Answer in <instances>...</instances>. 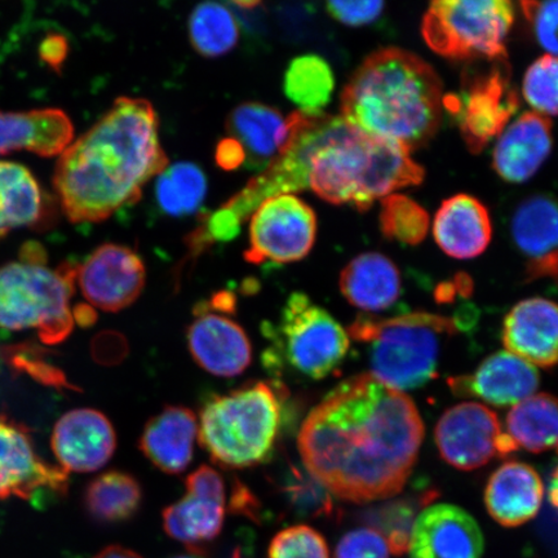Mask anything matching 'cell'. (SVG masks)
<instances>
[{
    "label": "cell",
    "instance_id": "10",
    "mask_svg": "<svg viewBox=\"0 0 558 558\" xmlns=\"http://www.w3.org/2000/svg\"><path fill=\"white\" fill-rule=\"evenodd\" d=\"M486 72L465 75L459 95L445 97V108L456 116L469 149L478 155L498 138L520 109L507 61H494Z\"/></svg>",
    "mask_w": 558,
    "mask_h": 558
},
{
    "label": "cell",
    "instance_id": "17",
    "mask_svg": "<svg viewBox=\"0 0 558 558\" xmlns=\"http://www.w3.org/2000/svg\"><path fill=\"white\" fill-rule=\"evenodd\" d=\"M52 451L62 470L88 473L114 456L117 435L107 415L95 409H75L54 424Z\"/></svg>",
    "mask_w": 558,
    "mask_h": 558
},
{
    "label": "cell",
    "instance_id": "48",
    "mask_svg": "<svg viewBox=\"0 0 558 558\" xmlns=\"http://www.w3.org/2000/svg\"><path fill=\"white\" fill-rule=\"evenodd\" d=\"M549 501L550 505L558 509V465L553 474V480H550Z\"/></svg>",
    "mask_w": 558,
    "mask_h": 558
},
{
    "label": "cell",
    "instance_id": "4",
    "mask_svg": "<svg viewBox=\"0 0 558 558\" xmlns=\"http://www.w3.org/2000/svg\"><path fill=\"white\" fill-rule=\"evenodd\" d=\"M310 190L329 204L366 211L376 201L423 183V167L399 144L353 128L341 117L313 114Z\"/></svg>",
    "mask_w": 558,
    "mask_h": 558
},
{
    "label": "cell",
    "instance_id": "40",
    "mask_svg": "<svg viewBox=\"0 0 558 558\" xmlns=\"http://www.w3.org/2000/svg\"><path fill=\"white\" fill-rule=\"evenodd\" d=\"M523 16H525L536 44L547 54L558 58V0L548 2H522Z\"/></svg>",
    "mask_w": 558,
    "mask_h": 558
},
{
    "label": "cell",
    "instance_id": "2",
    "mask_svg": "<svg viewBox=\"0 0 558 558\" xmlns=\"http://www.w3.org/2000/svg\"><path fill=\"white\" fill-rule=\"evenodd\" d=\"M155 108L120 97L99 122L59 157L53 186L69 221L99 222L142 197L169 167Z\"/></svg>",
    "mask_w": 558,
    "mask_h": 558
},
{
    "label": "cell",
    "instance_id": "29",
    "mask_svg": "<svg viewBox=\"0 0 558 558\" xmlns=\"http://www.w3.org/2000/svg\"><path fill=\"white\" fill-rule=\"evenodd\" d=\"M143 504V488L132 474L109 471L87 485L83 505L90 519L101 525H117L135 518Z\"/></svg>",
    "mask_w": 558,
    "mask_h": 558
},
{
    "label": "cell",
    "instance_id": "30",
    "mask_svg": "<svg viewBox=\"0 0 558 558\" xmlns=\"http://www.w3.org/2000/svg\"><path fill=\"white\" fill-rule=\"evenodd\" d=\"M226 519V501L185 494L163 509L167 535L191 548L218 538Z\"/></svg>",
    "mask_w": 558,
    "mask_h": 558
},
{
    "label": "cell",
    "instance_id": "33",
    "mask_svg": "<svg viewBox=\"0 0 558 558\" xmlns=\"http://www.w3.org/2000/svg\"><path fill=\"white\" fill-rule=\"evenodd\" d=\"M190 38L194 50L205 58H220L239 44L240 26L228 7L201 3L190 17Z\"/></svg>",
    "mask_w": 558,
    "mask_h": 558
},
{
    "label": "cell",
    "instance_id": "23",
    "mask_svg": "<svg viewBox=\"0 0 558 558\" xmlns=\"http://www.w3.org/2000/svg\"><path fill=\"white\" fill-rule=\"evenodd\" d=\"M432 229L438 247L458 260L484 254L493 239L490 214L483 202L469 194L444 201Z\"/></svg>",
    "mask_w": 558,
    "mask_h": 558
},
{
    "label": "cell",
    "instance_id": "3",
    "mask_svg": "<svg viewBox=\"0 0 558 558\" xmlns=\"http://www.w3.org/2000/svg\"><path fill=\"white\" fill-rule=\"evenodd\" d=\"M442 82L415 53L397 47L367 56L341 94V118L366 134L410 153L427 145L441 125Z\"/></svg>",
    "mask_w": 558,
    "mask_h": 558
},
{
    "label": "cell",
    "instance_id": "35",
    "mask_svg": "<svg viewBox=\"0 0 558 558\" xmlns=\"http://www.w3.org/2000/svg\"><path fill=\"white\" fill-rule=\"evenodd\" d=\"M380 202V229L386 239L409 246H415L427 239L430 228L429 215L416 201L393 193Z\"/></svg>",
    "mask_w": 558,
    "mask_h": 558
},
{
    "label": "cell",
    "instance_id": "6",
    "mask_svg": "<svg viewBox=\"0 0 558 558\" xmlns=\"http://www.w3.org/2000/svg\"><path fill=\"white\" fill-rule=\"evenodd\" d=\"M76 268L62 264L52 269L40 244H25L17 260L0 267V329L37 330L47 344L64 341L75 323L70 300Z\"/></svg>",
    "mask_w": 558,
    "mask_h": 558
},
{
    "label": "cell",
    "instance_id": "39",
    "mask_svg": "<svg viewBox=\"0 0 558 558\" xmlns=\"http://www.w3.org/2000/svg\"><path fill=\"white\" fill-rule=\"evenodd\" d=\"M416 506L407 500L397 501V504L384 507L374 513L376 526H380L378 532L386 536L390 553L401 556L409 549L410 536L413 532Z\"/></svg>",
    "mask_w": 558,
    "mask_h": 558
},
{
    "label": "cell",
    "instance_id": "43",
    "mask_svg": "<svg viewBox=\"0 0 558 558\" xmlns=\"http://www.w3.org/2000/svg\"><path fill=\"white\" fill-rule=\"evenodd\" d=\"M186 494L226 501V483L213 466L202 465L185 480Z\"/></svg>",
    "mask_w": 558,
    "mask_h": 558
},
{
    "label": "cell",
    "instance_id": "36",
    "mask_svg": "<svg viewBox=\"0 0 558 558\" xmlns=\"http://www.w3.org/2000/svg\"><path fill=\"white\" fill-rule=\"evenodd\" d=\"M290 511L300 519L329 518L332 513L331 494L308 471L290 466L281 485Z\"/></svg>",
    "mask_w": 558,
    "mask_h": 558
},
{
    "label": "cell",
    "instance_id": "1",
    "mask_svg": "<svg viewBox=\"0 0 558 558\" xmlns=\"http://www.w3.org/2000/svg\"><path fill=\"white\" fill-rule=\"evenodd\" d=\"M423 438L414 401L361 374L312 409L300 428L299 450L305 470L330 494L362 505L403 490Z\"/></svg>",
    "mask_w": 558,
    "mask_h": 558
},
{
    "label": "cell",
    "instance_id": "46",
    "mask_svg": "<svg viewBox=\"0 0 558 558\" xmlns=\"http://www.w3.org/2000/svg\"><path fill=\"white\" fill-rule=\"evenodd\" d=\"M94 558H144L129 548L109 546L100 550Z\"/></svg>",
    "mask_w": 558,
    "mask_h": 558
},
{
    "label": "cell",
    "instance_id": "37",
    "mask_svg": "<svg viewBox=\"0 0 558 558\" xmlns=\"http://www.w3.org/2000/svg\"><path fill=\"white\" fill-rule=\"evenodd\" d=\"M523 99L534 113L543 117L558 116V58L544 54L526 70L522 80Z\"/></svg>",
    "mask_w": 558,
    "mask_h": 558
},
{
    "label": "cell",
    "instance_id": "26",
    "mask_svg": "<svg viewBox=\"0 0 558 558\" xmlns=\"http://www.w3.org/2000/svg\"><path fill=\"white\" fill-rule=\"evenodd\" d=\"M340 291L354 308L365 312L389 310L401 296L400 269L386 255L361 254L341 271Z\"/></svg>",
    "mask_w": 558,
    "mask_h": 558
},
{
    "label": "cell",
    "instance_id": "50",
    "mask_svg": "<svg viewBox=\"0 0 558 558\" xmlns=\"http://www.w3.org/2000/svg\"><path fill=\"white\" fill-rule=\"evenodd\" d=\"M232 558H241V554H240L239 549L234 550V554H233Z\"/></svg>",
    "mask_w": 558,
    "mask_h": 558
},
{
    "label": "cell",
    "instance_id": "25",
    "mask_svg": "<svg viewBox=\"0 0 558 558\" xmlns=\"http://www.w3.org/2000/svg\"><path fill=\"white\" fill-rule=\"evenodd\" d=\"M543 495V481L533 466L508 462L488 478L485 505L499 525L518 527L538 514Z\"/></svg>",
    "mask_w": 558,
    "mask_h": 558
},
{
    "label": "cell",
    "instance_id": "14",
    "mask_svg": "<svg viewBox=\"0 0 558 558\" xmlns=\"http://www.w3.org/2000/svg\"><path fill=\"white\" fill-rule=\"evenodd\" d=\"M66 490L68 472L38 457L23 425L0 416V499L32 501L40 493Z\"/></svg>",
    "mask_w": 558,
    "mask_h": 558
},
{
    "label": "cell",
    "instance_id": "31",
    "mask_svg": "<svg viewBox=\"0 0 558 558\" xmlns=\"http://www.w3.org/2000/svg\"><path fill=\"white\" fill-rule=\"evenodd\" d=\"M508 436L518 448L539 453L558 448V399L539 393L514 404L507 416Z\"/></svg>",
    "mask_w": 558,
    "mask_h": 558
},
{
    "label": "cell",
    "instance_id": "42",
    "mask_svg": "<svg viewBox=\"0 0 558 558\" xmlns=\"http://www.w3.org/2000/svg\"><path fill=\"white\" fill-rule=\"evenodd\" d=\"M327 12L339 23L348 26H365L374 23L383 13V2H329Z\"/></svg>",
    "mask_w": 558,
    "mask_h": 558
},
{
    "label": "cell",
    "instance_id": "20",
    "mask_svg": "<svg viewBox=\"0 0 558 558\" xmlns=\"http://www.w3.org/2000/svg\"><path fill=\"white\" fill-rule=\"evenodd\" d=\"M553 148V123L546 117L527 111L514 118L497 138L493 169L507 183H526L542 169Z\"/></svg>",
    "mask_w": 558,
    "mask_h": 558
},
{
    "label": "cell",
    "instance_id": "24",
    "mask_svg": "<svg viewBox=\"0 0 558 558\" xmlns=\"http://www.w3.org/2000/svg\"><path fill=\"white\" fill-rule=\"evenodd\" d=\"M197 436L198 421L191 409L167 407L145 424L138 448L159 471L180 474L192 463Z\"/></svg>",
    "mask_w": 558,
    "mask_h": 558
},
{
    "label": "cell",
    "instance_id": "9",
    "mask_svg": "<svg viewBox=\"0 0 558 558\" xmlns=\"http://www.w3.org/2000/svg\"><path fill=\"white\" fill-rule=\"evenodd\" d=\"M513 21L508 0H436L425 12L422 34L430 50L446 59L507 61Z\"/></svg>",
    "mask_w": 558,
    "mask_h": 558
},
{
    "label": "cell",
    "instance_id": "32",
    "mask_svg": "<svg viewBox=\"0 0 558 558\" xmlns=\"http://www.w3.org/2000/svg\"><path fill=\"white\" fill-rule=\"evenodd\" d=\"M335 78L331 66L316 54H304L290 62L284 75V94L305 113H324L331 101Z\"/></svg>",
    "mask_w": 558,
    "mask_h": 558
},
{
    "label": "cell",
    "instance_id": "45",
    "mask_svg": "<svg viewBox=\"0 0 558 558\" xmlns=\"http://www.w3.org/2000/svg\"><path fill=\"white\" fill-rule=\"evenodd\" d=\"M232 509L235 513L247 515L250 519L257 518L259 501L255 495L251 494L250 488L243 484L235 483L232 493Z\"/></svg>",
    "mask_w": 558,
    "mask_h": 558
},
{
    "label": "cell",
    "instance_id": "19",
    "mask_svg": "<svg viewBox=\"0 0 558 558\" xmlns=\"http://www.w3.org/2000/svg\"><path fill=\"white\" fill-rule=\"evenodd\" d=\"M539 383L538 369L518 355L501 351L488 355L472 375L449 379V387L458 397H473L505 408L529 399Z\"/></svg>",
    "mask_w": 558,
    "mask_h": 558
},
{
    "label": "cell",
    "instance_id": "12",
    "mask_svg": "<svg viewBox=\"0 0 558 558\" xmlns=\"http://www.w3.org/2000/svg\"><path fill=\"white\" fill-rule=\"evenodd\" d=\"M435 439L445 462L462 471L481 469L494 458L508 457L519 449L501 430L498 415L474 402L445 411L436 425Z\"/></svg>",
    "mask_w": 558,
    "mask_h": 558
},
{
    "label": "cell",
    "instance_id": "44",
    "mask_svg": "<svg viewBox=\"0 0 558 558\" xmlns=\"http://www.w3.org/2000/svg\"><path fill=\"white\" fill-rule=\"evenodd\" d=\"M216 162L225 170L239 169L246 162V153H244L241 144L233 137L221 140L216 149Z\"/></svg>",
    "mask_w": 558,
    "mask_h": 558
},
{
    "label": "cell",
    "instance_id": "21",
    "mask_svg": "<svg viewBox=\"0 0 558 558\" xmlns=\"http://www.w3.org/2000/svg\"><path fill=\"white\" fill-rule=\"evenodd\" d=\"M501 340L509 353L530 365H558V304L543 298L522 300L507 314Z\"/></svg>",
    "mask_w": 558,
    "mask_h": 558
},
{
    "label": "cell",
    "instance_id": "8",
    "mask_svg": "<svg viewBox=\"0 0 558 558\" xmlns=\"http://www.w3.org/2000/svg\"><path fill=\"white\" fill-rule=\"evenodd\" d=\"M267 332L274 343L268 351L269 367L288 366L311 380H323L337 372L351 348L338 320L303 292L289 298L278 325H269Z\"/></svg>",
    "mask_w": 558,
    "mask_h": 558
},
{
    "label": "cell",
    "instance_id": "47",
    "mask_svg": "<svg viewBox=\"0 0 558 558\" xmlns=\"http://www.w3.org/2000/svg\"><path fill=\"white\" fill-rule=\"evenodd\" d=\"M74 320H78L82 326H90L95 324L97 318L95 310L88 305H76L74 310Z\"/></svg>",
    "mask_w": 558,
    "mask_h": 558
},
{
    "label": "cell",
    "instance_id": "38",
    "mask_svg": "<svg viewBox=\"0 0 558 558\" xmlns=\"http://www.w3.org/2000/svg\"><path fill=\"white\" fill-rule=\"evenodd\" d=\"M269 558H330L323 535L306 525L279 532L269 546Z\"/></svg>",
    "mask_w": 558,
    "mask_h": 558
},
{
    "label": "cell",
    "instance_id": "16",
    "mask_svg": "<svg viewBox=\"0 0 558 558\" xmlns=\"http://www.w3.org/2000/svg\"><path fill=\"white\" fill-rule=\"evenodd\" d=\"M509 230L525 265L526 281H558V198L530 195L514 209Z\"/></svg>",
    "mask_w": 558,
    "mask_h": 558
},
{
    "label": "cell",
    "instance_id": "7",
    "mask_svg": "<svg viewBox=\"0 0 558 558\" xmlns=\"http://www.w3.org/2000/svg\"><path fill=\"white\" fill-rule=\"evenodd\" d=\"M281 418L276 390L268 383H248L205 402L198 425L201 444L215 464L250 469L274 452Z\"/></svg>",
    "mask_w": 558,
    "mask_h": 558
},
{
    "label": "cell",
    "instance_id": "34",
    "mask_svg": "<svg viewBox=\"0 0 558 558\" xmlns=\"http://www.w3.org/2000/svg\"><path fill=\"white\" fill-rule=\"evenodd\" d=\"M207 193L204 171L190 162L167 167L157 180V201L170 216H183L197 211Z\"/></svg>",
    "mask_w": 558,
    "mask_h": 558
},
{
    "label": "cell",
    "instance_id": "49",
    "mask_svg": "<svg viewBox=\"0 0 558 558\" xmlns=\"http://www.w3.org/2000/svg\"><path fill=\"white\" fill-rule=\"evenodd\" d=\"M173 558H201V557H198L197 553H195V555H193V556L184 555V556H178V557H173Z\"/></svg>",
    "mask_w": 558,
    "mask_h": 558
},
{
    "label": "cell",
    "instance_id": "13",
    "mask_svg": "<svg viewBox=\"0 0 558 558\" xmlns=\"http://www.w3.org/2000/svg\"><path fill=\"white\" fill-rule=\"evenodd\" d=\"M145 282L142 257L123 244H101L76 268V283L83 296L104 312L129 308L142 295Z\"/></svg>",
    "mask_w": 558,
    "mask_h": 558
},
{
    "label": "cell",
    "instance_id": "11",
    "mask_svg": "<svg viewBox=\"0 0 558 558\" xmlns=\"http://www.w3.org/2000/svg\"><path fill=\"white\" fill-rule=\"evenodd\" d=\"M250 219V247L244 260L251 264L303 260L316 242V213L294 194L265 199Z\"/></svg>",
    "mask_w": 558,
    "mask_h": 558
},
{
    "label": "cell",
    "instance_id": "27",
    "mask_svg": "<svg viewBox=\"0 0 558 558\" xmlns=\"http://www.w3.org/2000/svg\"><path fill=\"white\" fill-rule=\"evenodd\" d=\"M230 137L239 142L250 165L274 162L288 138V118L260 102H244L228 118Z\"/></svg>",
    "mask_w": 558,
    "mask_h": 558
},
{
    "label": "cell",
    "instance_id": "15",
    "mask_svg": "<svg viewBox=\"0 0 558 558\" xmlns=\"http://www.w3.org/2000/svg\"><path fill=\"white\" fill-rule=\"evenodd\" d=\"M194 314L186 332L193 360L205 372L221 378L246 372L253 362V345L243 327L222 312L209 310L205 303Z\"/></svg>",
    "mask_w": 558,
    "mask_h": 558
},
{
    "label": "cell",
    "instance_id": "22",
    "mask_svg": "<svg viewBox=\"0 0 558 558\" xmlns=\"http://www.w3.org/2000/svg\"><path fill=\"white\" fill-rule=\"evenodd\" d=\"M73 138L74 125L64 110H0V156L26 150L40 157H60Z\"/></svg>",
    "mask_w": 558,
    "mask_h": 558
},
{
    "label": "cell",
    "instance_id": "18",
    "mask_svg": "<svg viewBox=\"0 0 558 558\" xmlns=\"http://www.w3.org/2000/svg\"><path fill=\"white\" fill-rule=\"evenodd\" d=\"M409 549L411 558H481L484 536L464 509L436 505L418 514Z\"/></svg>",
    "mask_w": 558,
    "mask_h": 558
},
{
    "label": "cell",
    "instance_id": "41",
    "mask_svg": "<svg viewBox=\"0 0 558 558\" xmlns=\"http://www.w3.org/2000/svg\"><path fill=\"white\" fill-rule=\"evenodd\" d=\"M389 546L378 530L355 529L341 538L337 547V558H389Z\"/></svg>",
    "mask_w": 558,
    "mask_h": 558
},
{
    "label": "cell",
    "instance_id": "28",
    "mask_svg": "<svg viewBox=\"0 0 558 558\" xmlns=\"http://www.w3.org/2000/svg\"><path fill=\"white\" fill-rule=\"evenodd\" d=\"M44 194L27 167L0 160V236L37 225L44 213Z\"/></svg>",
    "mask_w": 558,
    "mask_h": 558
},
{
    "label": "cell",
    "instance_id": "5",
    "mask_svg": "<svg viewBox=\"0 0 558 558\" xmlns=\"http://www.w3.org/2000/svg\"><path fill=\"white\" fill-rule=\"evenodd\" d=\"M456 332V319L427 312L362 316L348 327V337L368 347L369 375L400 392L436 378L444 341Z\"/></svg>",
    "mask_w": 558,
    "mask_h": 558
}]
</instances>
